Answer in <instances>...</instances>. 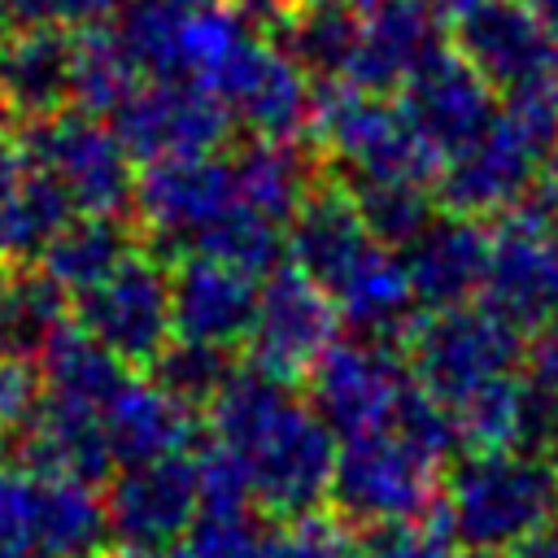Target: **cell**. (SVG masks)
<instances>
[{
    "label": "cell",
    "instance_id": "obj_1",
    "mask_svg": "<svg viewBox=\"0 0 558 558\" xmlns=\"http://www.w3.org/2000/svg\"><path fill=\"white\" fill-rule=\"evenodd\" d=\"M214 440L235 449L253 475V497L279 519L314 514L331 497L336 475V432L310 405L288 397V384L266 371L235 366L222 392L209 401Z\"/></svg>",
    "mask_w": 558,
    "mask_h": 558
},
{
    "label": "cell",
    "instance_id": "obj_2",
    "mask_svg": "<svg viewBox=\"0 0 558 558\" xmlns=\"http://www.w3.org/2000/svg\"><path fill=\"white\" fill-rule=\"evenodd\" d=\"M558 466L541 453H466L445 488V519L462 549L510 558L545 532L558 501Z\"/></svg>",
    "mask_w": 558,
    "mask_h": 558
},
{
    "label": "cell",
    "instance_id": "obj_3",
    "mask_svg": "<svg viewBox=\"0 0 558 558\" xmlns=\"http://www.w3.org/2000/svg\"><path fill=\"white\" fill-rule=\"evenodd\" d=\"M318 148L349 170V183L357 179H410V183H436L440 179V153L410 126L401 105H392L384 92L357 87L349 78H323L314 92V122H310Z\"/></svg>",
    "mask_w": 558,
    "mask_h": 558
},
{
    "label": "cell",
    "instance_id": "obj_4",
    "mask_svg": "<svg viewBox=\"0 0 558 558\" xmlns=\"http://www.w3.org/2000/svg\"><path fill=\"white\" fill-rule=\"evenodd\" d=\"M405 353L414 384L453 405L466 392L514 375L519 357H527V331L497 305L466 301L453 310H427L410 327Z\"/></svg>",
    "mask_w": 558,
    "mask_h": 558
},
{
    "label": "cell",
    "instance_id": "obj_5",
    "mask_svg": "<svg viewBox=\"0 0 558 558\" xmlns=\"http://www.w3.org/2000/svg\"><path fill=\"white\" fill-rule=\"evenodd\" d=\"M17 157L52 174L78 214H122L135 205V157L109 122L78 105H65L39 122H22Z\"/></svg>",
    "mask_w": 558,
    "mask_h": 558
},
{
    "label": "cell",
    "instance_id": "obj_6",
    "mask_svg": "<svg viewBox=\"0 0 558 558\" xmlns=\"http://www.w3.org/2000/svg\"><path fill=\"white\" fill-rule=\"evenodd\" d=\"M436 458L410 445L397 427L349 436L336 458L331 501L344 523L375 527L397 519L432 514L436 501Z\"/></svg>",
    "mask_w": 558,
    "mask_h": 558
},
{
    "label": "cell",
    "instance_id": "obj_7",
    "mask_svg": "<svg viewBox=\"0 0 558 558\" xmlns=\"http://www.w3.org/2000/svg\"><path fill=\"white\" fill-rule=\"evenodd\" d=\"M74 323L131 371H148L174 340L170 266L153 248L131 253L105 283L74 296Z\"/></svg>",
    "mask_w": 558,
    "mask_h": 558
},
{
    "label": "cell",
    "instance_id": "obj_8",
    "mask_svg": "<svg viewBox=\"0 0 558 558\" xmlns=\"http://www.w3.org/2000/svg\"><path fill=\"white\" fill-rule=\"evenodd\" d=\"M253 140H283L296 144L314 122V83L310 70L279 44L248 35L227 65L205 83Z\"/></svg>",
    "mask_w": 558,
    "mask_h": 558
},
{
    "label": "cell",
    "instance_id": "obj_9",
    "mask_svg": "<svg viewBox=\"0 0 558 558\" xmlns=\"http://www.w3.org/2000/svg\"><path fill=\"white\" fill-rule=\"evenodd\" d=\"M340 323L344 318L331 292L288 262L262 279L257 314L248 331V362L279 384L305 379L314 362L336 344Z\"/></svg>",
    "mask_w": 558,
    "mask_h": 558
},
{
    "label": "cell",
    "instance_id": "obj_10",
    "mask_svg": "<svg viewBox=\"0 0 558 558\" xmlns=\"http://www.w3.org/2000/svg\"><path fill=\"white\" fill-rule=\"evenodd\" d=\"M240 205L235 170L218 153L144 166L135 183V218L157 257H183L192 244Z\"/></svg>",
    "mask_w": 558,
    "mask_h": 558
},
{
    "label": "cell",
    "instance_id": "obj_11",
    "mask_svg": "<svg viewBox=\"0 0 558 558\" xmlns=\"http://www.w3.org/2000/svg\"><path fill=\"white\" fill-rule=\"evenodd\" d=\"M231 109L192 78H148L113 113V131L144 166L209 157L231 135Z\"/></svg>",
    "mask_w": 558,
    "mask_h": 558
},
{
    "label": "cell",
    "instance_id": "obj_12",
    "mask_svg": "<svg viewBox=\"0 0 558 558\" xmlns=\"http://www.w3.org/2000/svg\"><path fill=\"white\" fill-rule=\"evenodd\" d=\"M305 384H310V405L331 423V432L349 440L392 427L414 375H405L388 340L357 336V340H336L314 362Z\"/></svg>",
    "mask_w": 558,
    "mask_h": 558
},
{
    "label": "cell",
    "instance_id": "obj_13",
    "mask_svg": "<svg viewBox=\"0 0 558 558\" xmlns=\"http://www.w3.org/2000/svg\"><path fill=\"white\" fill-rule=\"evenodd\" d=\"M453 48L501 92L558 78V35L527 0H480L453 22Z\"/></svg>",
    "mask_w": 558,
    "mask_h": 558
},
{
    "label": "cell",
    "instance_id": "obj_14",
    "mask_svg": "<svg viewBox=\"0 0 558 558\" xmlns=\"http://www.w3.org/2000/svg\"><path fill=\"white\" fill-rule=\"evenodd\" d=\"M541 157L545 148L527 131H519L506 113H497V122L475 144H466L440 166L436 196L445 201L449 214L506 218L536 187Z\"/></svg>",
    "mask_w": 558,
    "mask_h": 558
},
{
    "label": "cell",
    "instance_id": "obj_15",
    "mask_svg": "<svg viewBox=\"0 0 558 558\" xmlns=\"http://www.w3.org/2000/svg\"><path fill=\"white\" fill-rule=\"evenodd\" d=\"M401 113L440 153V161H449L497 122L501 105L497 87L458 48H440L405 78Z\"/></svg>",
    "mask_w": 558,
    "mask_h": 558
},
{
    "label": "cell",
    "instance_id": "obj_16",
    "mask_svg": "<svg viewBox=\"0 0 558 558\" xmlns=\"http://www.w3.org/2000/svg\"><path fill=\"white\" fill-rule=\"evenodd\" d=\"M484 301L536 331L558 314V227L545 209H510L493 227V266Z\"/></svg>",
    "mask_w": 558,
    "mask_h": 558
},
{
    "label": "cell",
    "instance_id": "obj_17",
    "mask_svg": "<svg viewBox=\"0 0 558 558\" xmlns=\"http://www.w3.org/2000/svg\"><path fill=\"white\" fill-rule=\"evenodd\" d=\"M109 532L126 549H166L201 514V488H196V462L187 453L157 458L140 466H122L105 488Z\"/></svg>",
    "mask_w": 558,
    "mask_h": 558
},
{
    "label": "cell",
    "instance_id": "obj_18",
    "mask_svg": "<svg viewBox=\"0 0 558 558\" xmlns=\"http://www.w3.org/2000/svg\"><path fill=\"white\" fill-rule=\"evenodd\" d=\"M440 13L432 0H366L340 78L371 92H401L405 78L445 48Z\"/></svg>",
    "mask_w": 558,
    "mask_h": 558
},
{
    "label": "cell",
    "instance_id": "obj_19",
    "mask_svg": "<svg viewBox=\"0 0 558 558\" xmlns=\"http://www.w3.org/2000/svg\"><path fill=\"white\" fill-rule=\"evenodd\" d=\"M262 283L248 270H235L205 253H183L170 266V296H174V336L209 349L248 344L253 314H257Z\"/></svg>",
    "mask_w": 558,
    "mask_h": 558
},
{
    "label": "cell",
    "instance_id": "obj_20",
    "mask_svg": "<svg viewBox=\"0 0 558 558\" xmlns=\"http://www.w3.org/2000/svg\"><path fill=\"white\" fill-rule=\"evenodd\" d=\"M488 266L493 231H484V222L466 214L432 218L427 231L405 248V270L423 314L480 301V292L488 288Z\"/></svg>",
    "mask_w": 558,
    "mask_h": 558
},
{
    "label": "cell",
    "instance_id": "obj_21",
    "mask_svg": "<svg viewBox=\"0 0 558 558\" xmlns=\"http://www.w3.org/2000/svg\"><path fill=\"white\" fill-rule=\"evenodd\" d=\"M288 262L327 292L379 244L353 201L349 183H314L288 218Z\"/></svg>",
    "mask_w": 558,
    "mask_h": 558
},
{
    "label": "cell",
    "instance_id": "obj_22",
    "mask_svg": "<svg viewBox=\"0 0 558 558\" xmlns=\"http://www.w3.org/2000/svg\"><path fill=\"white\" fill-rule=\"evenodd\" d=\"M0 92L22 122L61 113L74 100V35L61 26H17L0 44Z\"/></svg>",
    "mask_w": 558,
    "mask_h": 558
},
{
    "label": "cell",
    "instance_id": "obj_23",
    "mask_svg": "<svg viewBox=\"0 0 558 558\" xmlns=\"http://www.w3.org/2000/svg\"><path fill=\"white\" fill-rule=\"evenodd\" d=\"M118 466H140L157 458H179L196 440V410L170 397L153 379H126L122 392L100 410Z\"/></svg>",
    "mask_w": 558,
    "mask_h": 558
},
{
    "label": "cell",
    "instance_id": "obj_24",
    "mask_svg": "<svg viewBox=\"0 0 558 558\" xmlns=\"http://www.w3.org/2000/svg\"><path fill=\"white\" fill-rule=\"evenodd\" d=\"M331 301L340 310V318L366 336V340H405L410 327L418 323V296L405 270V257H397V248L375 244L336 288Z\"/></svg>",
    "mask_w": 558,
    "mask_h": 558
},
{
    "label": "cell",
    "instance_id": "obj_25",
    "mask_svg": "<svg viewBox=\"0 0 558 558\" xmlns=\"http://www.w3.org/2000/svg\"><path fill=\"white\" fill-rule=\"evenodd\" d=\"M453 423L466 453H523L527 445L545 440L549 414L532 379L501 375L453 401Z\"/></svg>",
    "mask_w": 558,
    "mask_h": 558
},
{
    "label": "cell",
    "instance_id": "obj_26",
    "mask_svg": "<svg viewBox=\"0 0 558 558\" xmlns=\"http://www.w3.org/2000/svg\"><path fill=\"white\" fill-rule=\"evenodd\" d=\"M131 253H140V231L126 227L122 214H78L39 253V270L70 296H83L105 283Z\"/></svg>",
    "mask_w": 558,
    "mask_h": 558
},
{
    "label": "cell",
    "instance_id": "obj_27",
    "mask_svg": "<svg viewBox=\"0 0 558 558\" xmlns=\"http://www.w3.org/2000/svg\"><path fill=\"white\" fill-rule=\"evenodd\" d=\"M39 375H44V392L61 397V401H78L92 410H105L122 384L131 379V366L109 353L96 336H87L74 318L44 344L39 353Z\"/></svg>",
    "mask_w": 558,
    "mask_h": 558
},
{
    "label": "cell",
    "instance_id": "obj_28",
    "mask_svg": "<svg viewBox=\"0 0 558 558\" xmlns=\"http://www.w3.org/2000/svg\"><path fill=\"white\" fill-rule=\"evenodd\" d=\"M235 170V187L240 201L275 222L288 227V218L296 214V205L305 201V192L314 187L310 179V161L296 153V144L283 140H253L231 157Z\"/></svg>",
    "mask_w": 558,
    "mask_h": 558
},
{
    "label": "cell",
    "instance_id": "obj_29",
    "mask_svg": "<svg viewBox=\"0 0 558 558\" xmlns=\"http://www.w3.org/2000/svg\"><path fill=\"white\" fill-rule=\"evenodd\" d=\"M74 296L52 283L44 270L31 266H13V279H9V292H4V305H0V344L4 353H17V357H35L44 353V344L74 318Z\"/></svg>",
    "mask_w": 558,
    "mask_h": 558
},
{
    "label": "cell",
    "instance_id": "obj_30",
    "mask_svg": "<svg viewBox=\"0 0 558 558\" xmlns=\"http://www.w3.org/2000/svg\"><path fill=\"white\" fill-rule=\"evenodd\" d=\"M140 87V65L122 48L113 26H96L74 35V105L113 118Z\"/></svg>",
    "mask_w": 558,
    "mask_h": 558
},
{
    "label": "cell",
    "instance_id": "obj_31",
    "mask_svg": "<svg viewBox=\"0 0 558 558\" xmlns=\"http://www.w3.org/2000/svg\"><path fill=\"white\" fill-rule=\"evenodd\" d=\"M283 231H288L283 222H275V218H266V214H257V209H248L240 201L222 222H214L192 244V253L218 257V262H227L235 270H248L253 279H266L270 270H279V257L288 253V235Z\"/></svg>",
    "mask_w": 558,
    "mask_h": 558
},
{
    "label": "cell",
    "instance_id": "obj_32",
    "mask_svg": "<svg viewBox=\"0 0 558 558\" xmlns=\"http://www.w3.org/2000/svg\"><path fill=\"white\" fill-rule=\"evenodd\" d=\"M371 235L388 248H410L432 222V183L410 179H357L349 183Z\"/></svg>",
    "mask_w": 558,
    "mask_h": 558
},
{
    "label": "cell",
    "instance_id": "obj_33",
    "mask_svg": "<svg viewBox=\"0 0 558 558\" xmlns=\"http://www.w3.org/2000/svg\"><path fill=\"white\" fill-rule=\"evenodd\" d=\"M231 353L227 349H209V344H192V340H170V349L148 366V379L161 384L170 397H179L183 405H209L222 384L231 379Z\"/></svg>",
    "mask_w": 558,
    "mask_h": 558
},
{
    "label": "cell",
    "instance_id": "obj_34",
    "mask_svg": "<svg viewBox=\"0 0 558 558\" xmlns=\"http://www.w3.org/2000/svg\"><path fill=\"white\" fill-rule=\"evenodd\" d=\"M353 558H462V541L453 536L445 514H418L362 527V536L353 541Z\"/></svg>",
    "mask_w": 558,
    "mask_h": 558
},
{
    "label": "cell",
    "instance_id": "obj_35",
    "mask_svg": "<svg viewBox=\"0 0 558 558\" xmlns=\"http://www.w3.org/2000/svg\"><path fill=\"white\" fill-rule=\"evenodd\" d=\"M253 558H353V541L344 532V519L314 510L266 532Z\"/></svg>",
    "mask_w": 558,
    "mask_h": 558
},
{
    "label": "cell",
    "instance_id": "obj_36",
    "mask_svg": "<svg viewBox=\"0 0 558 558\" xmlns=\"http://www.w3.org/2000/svg\"><path fill=\"white\" fill-rule=\"evenodd\" d=\"M196 462V488H201V510H253V475L235 449L222 440H209L192 453Z\"/></svg>",
    "mask_w": 558,
    "mask_h": 558
},
{
    "label": "cell",
    "instance_id": "obj_37",
    "mask_svg": "<svg viewBox=\"0 0 558 558\" xmlns=\"http://www.w3.org/2000/svg\"><path fill=\"white\" fill-rule=\"evenodd\" d=\"M262 523L253 510H201L187 527V558H253L262 545Z\"/></svg>",
    "mask_w": 558,
    "mask_h": 558
},
{
    "label": "cell",
    "instance_id": "obj_38",
    "mask_svg": "<svg viewBox=\"0 0 558 558\" xmlns=\"http://www.w3.org/2000/svg\"><path fill=\"white\" fill-rule=\"evenodd\" d=\"M44 401V375L35 357L0 353V436L22 427Z\"/></svg>",
    "mask_w": 558,
    "mask_h": 558
},
{
    "label": "cell",
    "instance_id": "obj_39",
    "mask_svg": "<svg viewBox=\"0 0 558 558\" xmlns=\"http://www.w3.org/2000/svg\"><path fill=\"white\" fill-rule=\"evenodd\" d=\"M523 362H527V379L536 384V392L558 401V314L527 336V357Z\"/></svg>",
    "mask_w": 558,
    "mask_h": 558
},
{
    "label": "cell",
    "instance_id": "obj_40",
    "mask_svg": "<svg viewBox=\"0 0 558 558\" xmlns=\"http://www.w3.org/2000/svg\"><path fill=\"white\" fill-rule=\"evenodd\" d=\"M17 192H22V157L9 153L0 161V257H13V227H17Z\"/></svg>",
    "mask_w": 558,
    "mask_h": 558
},
{
    "label": "cell",
    "instance_id": "obj_41",
    "mask_svg": "<svg viewBox=\"0 0 558 558\" xmlns=\"http://www.w3.org/2000/svg\"><path fill=\"white\" fill-rule=\"evenodd\" d=\"M240 17H248V22H266V26H283L305 0H227Z\"/></svg>",
    "mask_w": 558,
    "mask_h": 558
},
{
    "label": "cell",
    "instance_id": "obj_42",
    "mask_svg": "<svg viewBox=\"0 0 558 558\" xmlns=\"http://www.w3.org/2000/svg\"><path fill=\"white\" fill-rule=\"evenodd\" d=\"M61 4L65 0H9L17 26H61Z\"/></svg>",
    "mask_w": 558,
    "mask_h": 558
},
{
    "label": "cell",
    "instance_id": "obj_43",
    "mask_svg": "<svg viewBox=\"0 0 558 558\" xmlns=\"http://www.w3.org/2000/svg\"><path fill=\"white\" fill-rule=\"evenodd\" d=\"M536 201L549 218H558V140L549 144V153L541 157V174H536Z\"/></svg>",
    "mask_w": 558,
    "mask_h": 558
},
{
    "label": "cell",
    "instance_id": "obj_44",
    "mask_svg": "<svg viewBox=\"0 0 558 558\" xmlns=\"http://www.w3.org/2000/svg\"><path fill=\"white\" fill-rule=\"evenodd\" d=\"M17 122H22L17 109H13V105L4 100V92H0V161H4L9 153H17V131H22Z\"/></svg>",
    "mask_w": 558,
    "mask_h": 558
},
{
    "label": "cell",
    "instance_id": "obj_45",
    "mask_svg": "<svg viewBox=\"0 0 558 558\" xmlns=\"http://www.w3.org/2000/svg\"><path fill=\"white\" fill-rule=\"evenodd\" d=\"M510 558H558V532H536V536L523 541Z\"/></svg>",
    "mask_w": 558,
    "mask_h": 558
},
{
    "label": "cell",
    "instance_id": "obj_46",
    "mask_svg": "<svg viewBox=\"0 0 558 558\" xmlns=\"http://www.w3.org/2000/svg\"><path fill=\"white\" fill-rule=\"evenodd\" d=\"M109 558H187V554H174L170 545H166V549H126V545H122V549L109 554Z\"/></svg>",
    "mask_w": 558,
    "mask_h": 558
},
{
    "label": "cell",
    "instance_id": "obj_47",
    "mask_svg": "<svg viewBox=\"0 0 558 558\" xmlns=\"http://www.w3.org/2000/svg\"><path fill=\"white\" fill-rule=\"evenodd\" d=\"M527 4H532V9L541 13V22H545V26L558 35V0H527Z\"/></svg>",
    "mask_w": 558,
    "mask_h": 558
},
{
    "label": "cell",
    "instance_id": "obj_48",
    "mask_svg": "<svg viewBox=\"0 0 558 558\" xmlns=\"http://www.w3.org/2000/svg\"><path fill=\"white\" fill-rule=\"evenodd\" d=\"M545 458L558 466V410H549V427H545Z\"/></svg>",
    "mask_w": 558,
    "mask_h": 558
},
{
    "label": "cell",
    "instance_id": "obj_49",
    "mask_svg": "<svg viewBox=\"0 0 558 558\" xmlns=\"http://www.w3.org/2000/svg\"><path fill=\"white\" fill-rule=\"evenodd\" d=\"M13 31H17V22H13V9H9V0H0V44H4Z\"/></svg>",
    "mask_w": 558,
    "mask_h": 558
},
{
    "label": "cell",
    "instance_id": "obj_50",
    "mask_svg": "<svg viewBox=\"0 0 558 558\" xmlns=\"http://www.w3.org/2000/svg\"><path fill=\"white\" fill-rule=\"evenodd\" d=\"M9 279H13V262L0 257V305H4V292H9Z\"/></svg>",
    "mask_w": 558,
    "mask_h": 558
},
{
    "label": "cell",
    "instance_id": "obj_51",
    "mask_svg": "<svg viewBox=\"0 0 558 558\" xmlns=\"http://www.w3.org/2000/svg\"><path fill=\"white\" fill-rule=\"evenodd\" d=\"M549 523H554V532H558V501H554V519H549Z\"/></svg>",
    "mask_w": 558,
    "mask_h": 558
},
{
    "label": "cell",
    "instance_id": "obj_52",
    "mask_svg": "<svg viewBox=\"0 0 558 558\" xmlns=\"http://www.w3.org/2000/svg\"><path fill=\"white\" fill-rule=\"evenodd\" d=\"M0 466H4V436H0Z\"/></svg>",
    "mask_w": 558,
    "mask_h": 558
},
{
    "label": "cell",
    "instance_id": "obj_53",
    "mask_svg": "<svg viewBox=\"0 0 558 558\" xmlns=\"http://www.w3.org/2000/svg\"><path fill=\"white\" fill-rule=\"evenodd\" d=\"M357 4H366V0H357Z\"/></svg>",
    "mask_w": 558,
    "mask_h": 558
}]
</instances>
